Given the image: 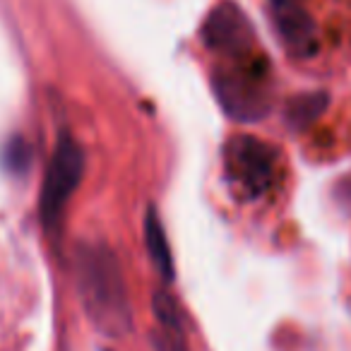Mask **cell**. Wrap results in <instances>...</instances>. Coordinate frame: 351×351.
<instances>
[{"label":"cell","instance_id":"3","mask_svg":"<svg viewBox=\"0 0 351 351\" xmlns=\"http://www.w3.org/2000/svg\"><path fill=\"white\" fill-rule=\"evenodd\" d=\"M215 92L224 111L236 121H258L269 108V68L260 53L226 60L215 73Z\"/></svg>","mask_w":351,"mask_h":351},{"label":"cell","instance_id":"8","mask_svg":"<svg viewBox=\"0 0 351 351\" xmlns=\"http://www.w3.org/2000/svg\"><path fill=\"white\" fill-rule=\"evenodd\" d=\"M327 99L322 94H303L296 101L289 106V123H293L296 128L308 125L311 121H315L322 111H325Z\"/></svg>","mask_w":351,"mask_h":351},{"label":"cell","instance_id":"4","mask_svg":"<svg viewBox=\"0 0 351 351\" xmlns=\"http://www.w3.org/2000/svg\"><path fill=\"white\" fill-rule=\"evenodd\" d=\"M84 176V152L68 132L58 137L51 161L46 166L44 188L39 197V212L46 231L56 234L63 221L65 207H68L73 193L77 191L80 181Z\"/></svg>","mask_w":351,"mask_h":351},{"label":"cell","instance_id":"11","mask_svg":"<svg viewBox=\"0 0 351 351\" xmlns=\"http://www.w3.org/2000/svg\"><path fill=\"white\" fill-rule=\"evenodd\" d=\"M277 3H291V0H272V5H277Z\"/></svg>","mask_w":351,"mask_h":351},{"label":"cell","instance_id":"2","mask_svg":"<svg viewBox=\"0 0 351 351\" xmlns=\"http://www.w3.org/2000/svg\"><path fill=\"white\" fill-rule=\"evenodd\" d=\"M282 156L269 142L253 135H236L224 147V176L241 200H263L279 181Z\"/></svg>","mask_w":351,"mask_h":351},{"label":"cell","instance_id":"10","mask_svg":"<svg viewBox=\"0 0 351 351\" xmlns=\"http://www.w3.org/2000/svg\"><path fill=\"white\" fill-rule=\"evenodd\" d=\"M341 188H344V193H341V200H346L351 205V178H346Z\"/></svg>","mask_w":351,"mask_h":351},{"label":"cell","instance_id":"7","mask_svg":"<svg viewBox=\"0 0 351 351\" xmlns=\"http://www.w3.org/2000/svg\"><path fill=\"white\" fill-rule=\"evenodd\" d=\"M145 241H147L152 265H154V269L159 272V277L169 284L171 279H173V258H171V248H169V241H166L164 224H161L154 207H149V212H147V217H145Z\"/></svg>","mask_w":351,"mask_h":351},{"label":"cell","instance_id":"1","mask_svg":"<svg viewBox=\"0 0 351 351\" xmlns=\"http://www.w3.org/2000/svg\"><path fill=\"white\" fill-rule=\"evenodd\" d=\"M73 269L89 322L113 339L125 337L132 330V311L116 253L104 243H80Z\"/></svg>","mask_w":351,"mask_h":351},{"label":"cell","instance_id":"5","mask_svg":"<svg viewBox=\"0 0 351 351\" xmlns=\"http://www.w3.org/2000/svg\"><path fill=\"white\" fill-rule=\"evenodd\" d=\"M202 36L207 49L224 60H239L258 53V41L248 17L239 5H231V3L219 5L207 17Z\"/></svg>","mask_w":351,"mask_h":351},{"label":"cell","instance_id":"9","mask_svg":"<svg viewBox=\"0 0 351 351\" xmlns=\"http://www.w3.org/2000/svg\"><path fill=\"white\" fill-rule=\"evenodd\" d=\"M3 164L12 173H25L32 164V149L27 145V140L22 137H10L5 142V149H3Z\"/></svg>","mask_w":351,"mask_h":351},{"label":"cell","instance_id":"6","mask_svg":"<svg viewBox=\"0 0 351 351\" xmlns=\"http://www.w3.org/2000/svg\"><path fill=\"white\" fill-rule=\"evenodd\" d=\"M274 20H277V29L291 53L296 56L315 53V46H317L315 25H313L311 15L303 10L301 0L277 3L274 5Z\"/></svg>","mask_w":351,"mask_h":351}]
</instances>
